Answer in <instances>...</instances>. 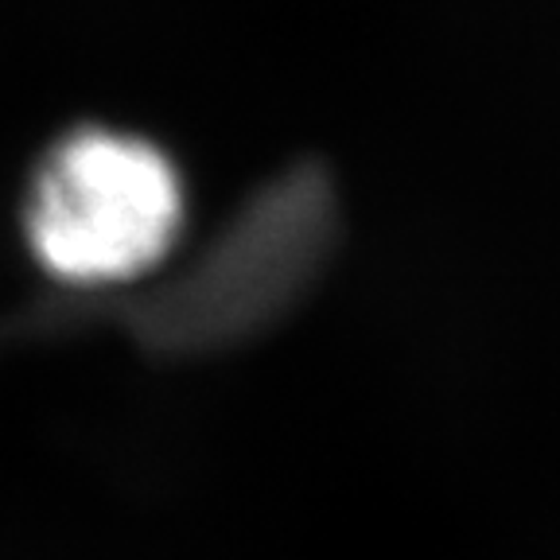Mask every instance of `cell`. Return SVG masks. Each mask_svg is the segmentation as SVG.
<instances>
[{
	"mask_svg": "<svg viewBox=\"0 0 560 560\" xmlns=\"http://www.w3.org/2000/svg\"><path fill=\"white\" fill-rule=\"evenodd\" d=\"M24 237L70 289H125L164 269L184 237L187 187L160 144L109 125L62 132L32 167Z\"/></svg>",
	"mask_w": 560,
	"mask_h": 560,
	"instance_id": "obj_1",
	"label": "cell"
},
{
	"mask_svg": "<svg viewBox=\"0 0 560 560\" xmlns=\"http://www.w3.org/2000/svg\"><path fill=\"white\" fill-rule=\"evenodd\" d=\"M331 237V184L312 167L284 175L184 277L140 300V335L167 350H202L257 331L312 284Z\"/></svg>",
	"mask_w": 560,
	"mask_h": 560,
	"instance_id": "obj_2",
	"label": "cell"
}]
</instances>
